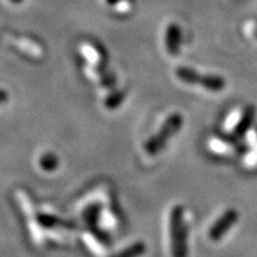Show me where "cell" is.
I'll return each instance as SVG.
<instances>
[{"instance_id":"30bf717a","label":"cell","mask_w":257,"mask_h":257,"mask_svg":"<svg viewBox=\"0 0 257 257\" xmlns=\"http://www.w3.org/2000/svg\"><path fill=\"white\" fill-rule=\"evenodd\" d=\"M125 95L123 94V93H114V94H112L108 96L107 99H106L105 101V106L107 108H115L118 107L121 104V101L124 100Z\"/></svg>"},{"instance_id":"5b68a950","label":"cell","mask_w":257,"mask_h":257,"mask_svg":"<svg viewBox=\"0 0 257 257\" xmlns=\"http://www.w3.org/2000/svg\"><path fill=\"white\" fill-rule=\"evenodd\" d=\"M181 30L176 24H169L166 32V48L170 55H176L181 46Z\"/></svg>"},{"instance_id":"7a4b0ae2","label":"cell","mask_w":257,"mask_h":257,"mask_svg":"<svg viewBox=\"0 0 257 257\" xmlns=\"http://www.w3.org/2000/svg\"><path fill=\"white\" fill-rule=\"evenodd\" d=\"M182 123H184V118H182L181 114L174 113L169 115V117L167 118V120L163 123L162 127L160 128L157 135L150 138L147 142L146 152L149 154V155L153 156L159 154L161 150L166 147L169 138L174 136V135L180 130V127L182 126Z\"/></svg>"},{"instance_id":"ba28073f","label":"cell","mask_w":257,"mask_h":257,"mask_svg":"<svg viewBox=\"0 0 257 257\" xmlns=\"http://www.w3.org/2000/svg\"><path fill=\"white\" fill-rule=\"evenodd\" d=\"M40 165L42 167V169L47 170V172H51V170H54L57 166H59V160H57V157L55 155H53V154H46V155L41 157Z\"/></svg>"},{"instance_id":"8992f818","label":"cell","mask_w":257,"mask_h":257,"mask_svg":"<svg viewBox=\"0 0 257 257\" xmlns=\"http://www.w3.org/2000/svg\"><path fill=\"white\" fill-rule=\"evenodd\" d=\"M200 86L205 89L211 92H221L226 86L225 80L219 75H208V74H202Z\"/></svg>"},{"instance_id":"9c48e42d","label":"cell","mask_w":257,"mask_h":257,"mask_svg":"<svg viewBox=\"0 0 257 257\" xmlns=\"http://www.w3.org/2000/svg\"><path fill=\"white\" fill-rule=\"evenodd\" d=\"M144 251H146V245L142 243H137L125 250V251L120 252L119 255H117L115 257H138L140 255H142V253H144Z\"/></svg>"},{"instance_id":"277c9868","label":"cell","mask_w":257,"mask_h":257,"mask_svg":"<svg viewBox=\"0 0 257 257\" xmlns=\"http://www.w3.org/2000/svg\"><path fill=\"white\" fill-rule=\"evenodd\" d=\"M239 218V213L234 208H227L218 219L214 221L208 231V237L213 242L220 240L227 231L231 230V227L237 223Z\"/></svg>"},{"instance_id":"5bb4252c","label":"cell","mask_w":257,"mask_h":257,"mask_svg":"<svg viewBox=\"0 0 257 257\" xmlns=\"http://www.w3.org/2000/svg\"><path fill=\"white\" fill-rule=\"evenodd\" d=\"M10 2L14 3V4H16V5H18V4H22V3H23V0H10Z\"/></svg>"},{"instance_id":"6da1fadb","label":"cell","mask_w":257,"mask_h":257,"mask_svg":"<svg viewBox=\"0 0 257 257\" xmlns=\"http://www.w3.org/2000/svg\"><path fill=\"white\" fill-rule=\"evenodd\" d=\"M170 239L173 257H187V230L184 207L176 205L170 211Z\"/></svg>"},{"instance_id":"8fae6325","label":"cell","mask_w":257,"mask_h":257,"mask_svg":"<svg viewBox=\"0 0 257 257\" xmlns=\"http://www.w3.org/2000/svg\"><path fill=\"white\" fill-rule=\"evenodd\" d=\"M82 53L85 54V56H87V59L89 61H92L93 63L98 64L100 62V56H99L98 51L95 49H93V47L88 46V44H85V46H82Z\"/></svg>"},{"instance_id":"4fadbf2b","label":"cell","mask_w":257,"mask_h":257,"mask_svg":"<svg viewBox=\"0 0 257 257\" xmlns=\"http://www.w3.org/2000/svg\"><path fill=\"white\" fill-rule=\"evenodd\" d=\"M8 99H9L8 92L4 91V89H0V105H2L3 102H5Z\"/></svg>"},{"instance_id":"3957f363","label":"cell","mask_w":257,"mask_h":257,"mask_svg":"<svg viewBox=\"0 0 257 257\" xmlns=\"http://www.w3.org/2000/svg\"><path fill=\"white\" fill-rule=\"evenodd\" d=\"M256 107L253 105H248L239 111L238 113L231 115V118L227 120L226 127L231 128L232 136L236 138H242L251 127V125L255 120Z\"/></svg>"},{"instance_id":"52a82bcc","label":"cell","mask_w":257,"mask_h":257,"mask_svg":"<svg viewBox=\"0 0 257 257\" xmlns=\"http://www.w3.org/2000/svg\"><path fill=\"white\" fill-rule=\"evenodd\" d=\"M176 76L182 82L188 83V85H200L202 74L192 68H187V67H180L176 69Z\"/></svg>"},{"instance_id":"7c38bea8","label":"cell","mask_w":257,"mask_h":257,"mask_svg":"<svg viewBox=\"0 0 257 257\" xmlns=\"http://www.w3.org/2000/svg\"><path fill=\"white\" fill-rule=\"evenodd\" d=\"M249 34L257 41V19H253L249 23Z\"/></svg>"}]
</instances>
